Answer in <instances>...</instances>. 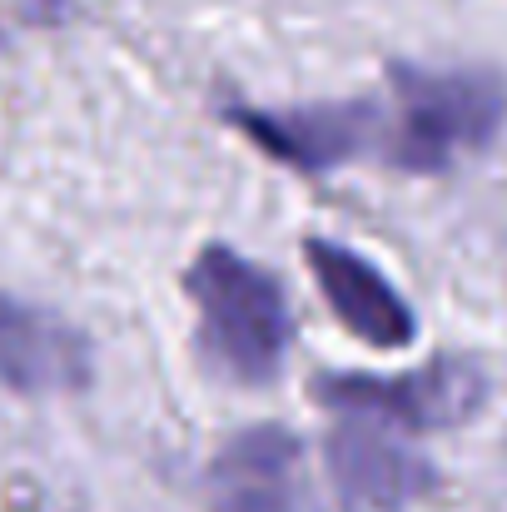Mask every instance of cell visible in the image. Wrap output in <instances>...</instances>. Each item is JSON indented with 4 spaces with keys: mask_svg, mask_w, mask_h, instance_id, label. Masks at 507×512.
Returning <instances> with one entry per match:
<instances>
[{
    "mask_svg": "<svg viewBox=\"0 0 507 512\" xmlns=\"http://www.w3.org/2000/svg\"><path fill=\"white\" fill-rule=\"evenodd\" d=\"M388 150L383 165L438 174L483 150L507 120V85L493 70H423L393 65L388 75Z\"/></svg>",
    "mask_w": 507,
    "mask_h": 512,
    "instance_id": "obj_2",
    "label": "cell"
},
{
    "mask_svg": "<svg viewBox=\"0 0 507 512\" xmlns=\"http://www.w3.org/2000/svg\"><path fill=\"white\" fill-rule=\"evenodd\" d=\"M229 125L249 135L269 160L304 174H324L353 160H383L388 150V105L383 100H329V105H229Z\"/></svg>",
    "mask_w": 507,
    "mask_h": 512,
    "instance_id": "obj_4",
    "label": "cell"
},
{
    "mask_svg": "<svg viewBox=\"0 0 507 512\" xmlns=\"http://www.w3.org/2000/svg\"><path fill=\"white\" fill-rule=\"evenodd\" d=\"M483 368L468 358H433L408 373H329L319 378L314 398L329 413H368L403 433H438L458 428L483 403Z\"/></svg>",
    "mask_w": 507,
    "mask_h": 512,
    "instance_id": "obj_3",
    "label": "cell"
},
{
    "mask_svg": "<svg viewBox=\"0 0 507 512\" xmlns=\"http://www.w3.org/2000/svg\"><path fill=\"white\" fill-rule=\"evenodd\" d=\"M324 463L343 512H408L433 493V463L413 448V433L368 413H334Z\"/></svg>",
    "mask_w": 507,
    "mask_h": 512,
    "instance_id": "obj_5",
    "label": "cell"
},
{
    "mask_svg": "<svg viewBox=\"0 0 507 512\" xmlns=\"http://www.w3.org/2000/svg\"><path fill=\"white\" fill-rule=\"evenodd\" d=\"M0 383L10 393H80L90 383V339L60 314L0 294Z\"/></svg>",
    "mask_w": 507,
    "mask_h": 512,
    "instance_id": "obj_8",
    "label": "cell"
},
{
    "mask_svg": "<svg viewBox=\"0 0 507 512\" xmlns=\"http://www.w3.org/2000/svg\"><path fill=\"white\" fill-rule=\"evenodd\" d=\"M304 264H309L324 304L334 309V319L358 343L393 353L418 339L413 304L373 259L353 254L348 244H334V239H304Z\"/></svg>",
    "mask_w": 507,
    "mask_h": 512,
    "instance_id": "obj_7",
    "label": "cell"
},
{
    "mask_svg": "<svg viewBox=\"0 0 507 512\" xmlns=\"http://www.w3.org/2000/svg\"><path fill=\"white\" fill-rule=\"evenodd\" d=\"M184 294L199 314L204 363L244 388L279 378L289 353V304L269 269L229 244H209L184 269Z\"/></svg>",
    "mask_w": 507,
    "mask_h": 512,
    "instance_id": "obj_1",
    "label": "cell"
},
{
    "mask_svg": "<svg viewBox=\"0 0 507 512\" xmlns=\"http://www.w3.org/2000/svg\"><path fill=\"white\" fill-rule=\"evenodd\" d=\"M209 512H319L304 478V443L279 423L229 438L209 473Z\"/></svg>",
    "mask_w": 507,
    "mask_h": 512,
    "instance_id": "obj_6",
    "label": "cell"
}]
</instances>
